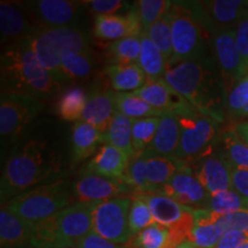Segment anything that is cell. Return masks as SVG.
<instances>
[{"label":"cell","mask_w":248,"mask_h":248,"mask_svg":"<svg viewBox=\"0 0 248 248\" xmlns=\"http://www.w3.org/2000/svg\"><path fill=\"white\" fill-rule=\"evenodd\" d=\"M168 16L172 35V59L170 62L193 61L209 57L210 36L194 17L188 1H171Z\"/></svg>","instance_id":"obj_6"},{"label":"cell","mask_w":248,"mask_h":248,"mask_svg":"<svg viewBox=\"0 0 248 248\" xmlns=\"http://www.w3.org/2000/svg\"><path fill=\"white\" fill-rule=\"evenodd\" d=\"M61 172V161L47 142L30 139L17 142L6 161L0 182L4 206L23 192L46 184Z\"/></svg>","instance_id":"obj_2"},{"label":"cell","mask_w":248,"mask_h":248,"mask_svg":"<svg viewBox=\"0 0 248 248\" xmlns=\"http://www.w3.org/2000/svg\"><path fill=\"white\" fill-rule=\"evenodd\" d=\"M141 51L137 63L146 74L147 79H162L168 61L145 32L141 33Z\"/></svg>","instance_id":"obj_31"},{"label":"cell","mask_w":248,"mask_h":248,"mask_svg":"<svg viewBox=\"0 0 248 248\" xmlns=\"http://www.w3.org/2000/svg\"><path fill=\"white\" fill-rule=\"evenodd\" d=\"M38 28L22 5L11 1L0 2V35L6 47L24 42Z\"/></svg>","instance_id":"obj_16"},{"label":"cell","mask_w":248,"mask_h":248,"mask_svg":"<svg viewBox=\"0 0 248 248\" xmlns=\"http://www.w3.org/2000/svg\"><path fill=\"white\" fill-rule=\"evenodd\" d=\"M232 125H233L235 132L239 136L241 140L248 145V120L240 121V122L232 124Z\"/></svg>","instance_id":"obj_51"},{"label":"cell","mask_w":248,"mask_h":248,"mask_svg":"<svg viewBox=\"0 0 248 248\" xmlns=\"http://www.w3.org/2000/svg\"><path fill=\"white\" fill-rule=\"evenodd\" d=\"M146 154V171L152 193H160L161 188L182 168L184 162L175 157L154 155L145 151Z\"/></svg>","instance_id":"obj_27"},{"label":"cell","mask_w":248,"mask_h":248,"mask_svg":"<svg viewBox=\"0 0 248 248\" xmlns=\"http://www.w3.org/2000/svg\"><path fill=\"white\" fill-rule=\"evenodd\" d=\"M190 167L209 195L232 188V167L219 146Z\"/></svg>","instance_id":"obj_15"},{"label":"cell","mask_w":248,"mask_h":248,"mask_svg":"<svg viewBox=\"0 0 248 248\" xmlns=\"http://www.w3.org/2000/svg\"><path fill=\"white\" fill-rule=\"evenodd\" d=\"M1 93H26L48 99L62 88L26 42L7 46L1 53Z\"/></svg>","instance_id":"obj_3"},{"label":"cell","mask_w":248,"mask_h":248,"mask_svg":"<svg viewBox=\"0 0 248 248\" xmlns=\"http://www.w3.org/2000/svg\"><path fill=\"white\" fill-rule=\"evenodd\" d=\"M245 120H248V106L246 107V109L244 110L243 115H241V120L240 121H245ZM239 121V122H240Z\"/></svg>","instance_id":"obj_53"},{"label":"cell","mask_w":248,"mask_h":248,"mask_svg":"<svg viewBox=\"0 0 248 248\" xmlns=\"http://www.w3.org/2000/svg\"><path fill=\"white\" fill-rule=\"evenodd\" d=\"M95 68V58L92 51L70 52L62 58V73L66 82L88 79Z\"/></svg>","instance_id":"obj_30"},{"label":"cell","mask_w":248,"mask_h":248,"mask_svg":"<svg viewBox=\"0 0 248 248\" xmlns=\"http://www.w3.org/2000/svg\"><path fill=\"white\" fill-rule=\"evenodd\" d=\"M224 231L217 215L208 209H194V228L190 241L197 248H216Z\"/></svg>","instance_id":"obj_23"},{"label":"cell","mask_w":248,"mask_h":248,"mask_svg":"<svg viewBox=\"0 0 248 248\" xmlns=\"http://www.w3.org/2000/svg\"><path fill=\"white\" fill-rule=\"evenodd\" d=\"M73 190L77 201L80 202H100L133 193L132 188L122 179L88 172H82V176L73 184Z\"/></svg>","instance_id":"obj_14"},{"label":"cell","mask_w":248,"mask_h":248,"mask_svg":"<svg viewBox=\"0 0 248 248\" xmlns=\"http://www.w3.org/2000/svg\"><path fill=\"white\" fill-rule=\"evenodd\" d=\"M217 221L224 233L229 231L248 232V209H243L223 216L217 215Z\"/></svg>","instance_id":"obj_46"},{"label":"cell","mask_w":248,"mask_h":248,"mask_svg":"<svg viewBox=\"0 0 248 248\" xmlns=\"http://www.w3.org/2000/svg\"><path fill=\"white\" fill-rule=\"evenodd\" d=\"M111 90L93 89L89 93V100L80 121L92 124L102 136L106 135L109 124L116 113Z\"/></svg>","instance_id":"obj_21"},{"label":"cell","mask_w":248,"mask_h":248,"mask_svg":"<svg viewBox=\"0 0 248 248\" xmlns=\"http://www.w3.org/2000/svg\"><path fill=\"white\" fill-rule=\"evenodd\" d=\"M100 202L76 201L54 215L59 231L64 238L73 241L75 247L77 240L92 231L93 214Z\"/></svg>","instance_id":"obj_18"},{"label":"cell","mask_w":248,"mask_h":248,"mask_svg":"<svg viewBox=\"0 0 248 248\" xmlns=\"http://www.w3.org/2000/svg\"><path fill=\"white\" fill-rule=\"evenodd\" d=\"M33 224L23 221L1 206L0 210V247L20 248L30 241Z\"/></svg>","instance_id":"obj_24"},{"label":"cell","mask_w":248,"mask_h":248,"mask_svg":"<svg viewBox=\"0 0 248 248\" xmlns=\"http://www.w3.org/2000/svg\"><path fill=\"white\" fill-rule=\"evenodd\" d=\"M104 144L119 148L132 157L135 154L132 147V119L116 111L104 136Z\"/></svg>","instance_id":"obj_32"},{"label":"cell","mask_w":248,"mask_h":248,"mask_svg":"<svg viewBox=\"0 0 248 248\" xmlns=\"http://www.w3.org/2000/svg\"><path fill=\"white\" fill-rule=\"evenodd\" d=\"M175 116L181 126L178 160L190 166L219 146L222 124L198 113L197 110Z\"/></svg>","instance_id":"obj_7"},{"label":"cell","mask_w":248,"mask_h":248,"mask_svg":"<svg viewBox=\"0 0 248 248\" xmlns=\"http://www.w3.org/2000/svg\"><path fill=\"white\" fill-rule=\"evenodd\" d=\"M130 248H172L166 226L154 223L139 232L128 244Z\"/></svg>","instance_id":"obj_40"},{"label":"cell","mask_w":248,"mask_h":248,"mask_svg":"<svg viewBox=\"0 0 248 248\" xmlns=\"http://www.w3.org/2000/svg\"><path fill=\"white\" fill-rule=\"evenodd\" d=\"M89 100V92L79 86L67 89L61 93L57 108L58 114L64 121H77L82 119Z\"/></svg>","instance_id":"obj_34"},{"label":"cell","mask_w":248,"mask_h":248,"mask_svg":"<svg viewBox=\"0 0 248 248\" xmlns=\"http://www.w3.org/2000/svg\"><path fill=\"white\" fill-rule=\"evenodd\" d=\"M155 219L146 201L139 197L138 194L133 195V199L129 213V230L133 238L136 234L154 224Z\"/></svg>","instance_id":"obj_44"},{"label":"cell","mask_w":248,"mask_h":248,"mask_svg":"<svg viewBox=\"0 0 248 248\" xmlns=\"http://www.w3.org/2000/svg\"><path fill=\"white\" fill-rule=\"evenodd\" d=\"M163 79L198 113L226 122V90L215 59L169 62Z\"/></svg>","instance_id":"obj_1"},{"label":"cell","mask_w":248,"mask_h":248,"mask_svg":"<svg viewBox=\"0 0 248 248\" xmlns=\"http://www.w3.org/2000/svg\"><path fill=\"white\" fill-rule=\"evenodd\" d=\"M22 7L38 27H77L84 14L82 1L69 0H38L23 2Z\"/></svg>","instance_id":"obj_11"},{"label":"cell","mask_w":248,"mask_h":248,"mask_svg":"<svg viewBox=\"0 0 248 248\" xmlns=\"http://www.w3.org/2000/svg\"><path fill=\"white\" fill-rule=\"evenodd\" d=\"M104 142V136L92 124L77 121L71 129V151L74 162H80L97 153V148Z\"/></svg>","instance_id":"obj_25"},{"label":"cell","mask_w":248,"mask_h":248,"mask_svg":"<svg viewBox=\"0 0 248 248\" xmlns=\"http://www.w3.org/2000/svg\"><path fill=\"white\" fill-rule=\"evenodd\" d=\"M248 239V232L229 231L223 234L216 248H238Z\"/></svg>","instance_id":"obj_50"},{"label":"cell","mask_w":248,"mask_h":248,"mask_svg":"<svg viewBox=\"0 0 248 248\" xmlns=\"http://www.w3.org/2000/svg\"><path fill=\"white\" fill-rule=\"evenodd\" d=\"M179 146H181V126L178 120L171 113L164 114L161 117L154 140L146 151L159 156L177 159Z\"/></svg>","instance_id":"obj_22"},{"label":"cell","mask_w":248,"mask_h":248,"mask_svg":"<svg viewBox=\"0 0 248 248\" xmlns=\"http://www.w3.org/2000/svg\"><path fill=\"white\" fill-rule=\"evenodd\" d=\"M138 195L146 201L153 214L155 223L166 228H169L170 225L175 224L178 219H181L185 210L188 208L161 193H140Z\"/></svg>","instance_id":"obj_28"},{"label":"cell","mask_w":248,"mask_h":248,"mask_svg":"<svg viewBox=\"0 0 248 248\" xmlns=\"http://www.w3.org/2000/svg\"><path fill=\"white\" fill-rule=\"evenodd\" d=\"M235 44L246 69L248 64V9L235 27Z\"/></svg>","instance_id":"obj_47"},{"label":"cell","mask_w":248,"mask_h":248,"mask_svg":"<svg viewBox=\"0 0 248 248\" xmlns=\"http://www.w3.org/2000/svg\"><path fill=\"white\" fill-rule=\"evenodd\" d=\"M20 248H33L32 246H30V245L29 244H28V245H24V246H22V247H20Z\"/></svg>","instance_id":"obj_55"},{"label":"cell","mask_w":248,"mask_h":248,"mask_svg":"<svg viewBox=\"0 0 248 248\" xmlns=\"http://www.w3.org/2000/svg\"><path fill=\"white\" fill-rule=\"evenodd\" d=\"M191 12L210 37L222 30L237 27L248 9L244 0H209L188 1Z\"/></svg>","instance_id":"obj_10"},{"label":"cell","mask_w":248,"mask_h":248,"mask_svg":"<svg viewBox=\"0 0 248 248\" xmlns=\"http://www.w3.org/2000/svg\"><path fill=\"white\" fill-rule=\"evenodd\" d=\"M116 111L130 119H145V117H162L163 111L155 109L132 92H113Z\"/></svg>","instance_id":"obj_33"},{"label":"cell","mask_w":248,"mask_h":248,"mask_svg":"<svg viewBox=\"0 0 248 248\" xmlns=\"http://www.w3.org/2000/svg\"><path fill=\"white\" fill-rule=\"evenodd\" d=\"M82 2L91 13L98 15L125 14L133 7V4L122 0H89Z\"/></svg>","instance_id":"obj_45"},{"label":"cell","mask_w":248,"mask_h":248,"mask_svg":"<svg viewBox=\"0 0 248 248\" xmlns=\"http://www.w3.org/2000/svg\"><path fill=\"white\" fill-rule=\"evenodd\" d=\"M110 64L137 63L141 51L140 37H129L110 42L105 48Z\"/></svg>","instance_id":"obj_36"},{"label":"cell","mask_w":248,"mask_h":248,"mask_svg":"<svg viewBox=\"0 0 248 248\" xmlns=\"http://www.w3.org/2000/svg\"><path fill=\"white\" fill-rule=\"evenodd\" d=\"M124 182L132 188L133 194L152 193L146 171V154H135L129 161Z\"/></svg>","instance_id":"obj_39"},{"label":"cell","mask_w":248,"mask_h":248,"mask_svg":"<svg viewBox=\"0 0 248 248\" xmlns=\"http://www.w3.org/2000/svg\"><path fill=\"white\" fill-rule=\"evenodd\" d=\"M24 42L38 60L62 85L67 84L62 73V58L70 52L89 49L90 39L78 27H39Z\"/></svg>","instance_id":"obj_4"},{"label":"cell","mask_w":248,"mask_h":248,"mask_svg":"<svg viewBox=\"0 0 248 248\" xmlns=\"http://www.w3.org/2000/svg\"><path fill=\"white\" fill-rule=\"evenodd\" d=\"M129 197L101 201L93 214L92 231L117 245H128L132 237L129 230Z\"/></svg>","instance_id":"obj_9"},{"label":"cell","mask_w":248,"mask_h":248,"mask_svg":"<svg viewBox=\"0 0 248 248\" xmlns=\"http://www.w3.org/2000/svg\"><path fill=\"white\" fill-rule=\"evenodd\" d=\"M248 106V77L245 75L233 85L226 97V120L238 123Z\"/></svg>","instance_id":"obj_41"},{"label":"cell","mask_w":248,"mask_h":248,"mask_svg":"<svg viewBox=\"0 0 248 248\" xmlns=\"http://www.w3.org/2000/svg\"><path fill=\"white\" fill-rule=\"evenodd\" d=\"M160 193L192 209H206L209 199V193L195 176L193 169L185 162L173 177L162 186Z\"/></svg>","instance_id":"obj_13"},{"label":"cell","mask_w":248,"mask_h":248,"mask_svg":"<svg viewBox=\"0 0 248 248\" xmlns=\"http://www.w3.org/2000/svg\"><path fill=\"white\" fill-rule=\"evenodd\" d=\"M75 248H76V247H75Z\"/></svg>","instance_id":"obj_59"},{"label":"cell","mask_w":248,"mask_h":248,"mask_svg":"<svg viewBox=\"0 0 248 248\" xmlns=\"http://www.w3.org/2000/svg\"><path fill=\"white\" fill-rule=\"evenodd\" d=\"M155 109L164 114H184L195 110L184 98L176 92L168 83L162 79H147L146 84L137 91L132 92Z\"/></svg>","instance_id":"obj_17"},{"label":"cell","mask_w":248,"mask_h":248,"mask_svg":"<svg viewBox=\"0 0 248 248\" xmlns=\"http://www.w3.org/2000/svg\"><path fill=\"white\" fill-rule=\"evenodd\" d=\"M73 203H75V194L69 183L54 181L23 192L4 207L23 221L36 224Z\"/></svg>","instance_id":"obj_5"},{"label":"cell","mask_w":248,"mask_h":248,"mask_svg":"<svg viewBox=\"0 0 248 248\" xmlns=\"http://www.w3.org/2000/svg\"><path fill=\"white\" fill-rule=\"evenodd\" d=\"M161 117H145L132 120L133 153H144L153 142ZM133 154V155H135Z\"/></svg>","instance_id":"obj_38"},{"label":"cell","mask_w":248,"mask_h":248,"mask_svg":"<svg viewBox=\"0 0 248 248\" xmlns=\"http://www.w3.org/2000/svg\"><path fill=\"white\" fill-rule=\"evenodd\" d=\"M219 147L232 168L248 169V145L241 140L233 125L222 131Z\"/></svg>","instance_id":"obj_35"},{"label":"cell","mask_w":248,"mask_h":248,"mask_svg":"<svg viewBox=\"0 0 248 248\" xmlns=\"http://www.w3.org/2000/svg\"><path fill=\"white\" fill-rule=\"evenodd\" d=\"M177 248H197V247H195L194 245L192 244L190 240H187V241H184V243L179 245V246H178Z\"/></svg>","instance_id":"obj_52"},{"label":"cell","mask_w":248,"mask_h":248,"mask_svg":"<svg viewBox=\"0 0 248 248\" xmlns=\"http://www.w3.org/2000/svg\"><path fill=\"white\" fill-rule=\"evenodd\" d=\"M93 32L101 40H120L129 37H140L142 26L135 5L125 14L98 15Z\"/></svg>","instance_id":"obj_19"},{"label":"cell","mask_w":248,"mask_h":248,"mask_svg":"<svg viewBox=\"0 0 248 248\" xmlns=\"http://www.w3.org/2000/svg\"><path fill=\"white\" fill-rule=\"evenodd\" d=\"M238 248H248V239H247L246 241H245V243H243V244H241V245H240V246H239V247H238Z\"/></svg>","instance_id":"obj_54"},{"label":"cell","mask_w":248,"mask_h":248,"mask_svg":"<svg viewBox=\"0 0 248 248\" xmlns=\"http://www.w3.org/2000/svg\"><path fill=\"white\" fill-rule=\"evenodd\" d=\"M210 44L228 94L235 83L245 76L244 63L235 44V28L215 33Z\"/></svg>","instance_id":"obj_12"},{"label":"cell","mask_w":248,"mask_h":248,"mask_svg":"<svg viewBox=\"0 0 248 248\" xmlns=\"http://www.w3.org/2000/svg\"><path fill=\"white\" fill-rule=\"evenodd\" d=\"M44 108L42 99L26 93H1L0 133L2 141L17 142L30 123Z\"/></svg>","instance_id":"obj_8"},{"label":"cell","mask_w":248,"mask_h":248,"mask_svg":"<svg viewBox=\"0 0 248 248\" xmlns=\"http://www.w3.org/2000/svg\"><path fill=\"white\" fill-rule=\"evenodd\" d=\"M131 157L119 148L104 144L91 160L86 163L82 172L94 173L104 177L124 179Z\"/></svg>","instance_id":"obj_20"},{"label":"cell","mask_w":248,"mask_h":248,"mask_svg":"<svg viewBox=\"0 0 248 248\" xmlns=\"http://www.w3.org/2000/svg\"><path fill=\"white\" fill-rule=\"evenodd\" d=\"M0 248H13V247H0Z\"/></svg>","instance_id":"obj_57"},{"label":"cell","mask_w":248,"mask_h":248,"mask_svg":"<svg viewBox=\"0 0 248 248\" xmlns=\"http://www.w3.org/2000/svg\"><path fill=\"white\" fill-rule=\"evenodd\" d=\"M133 5L140 18L142 32H145L160 18L166 16L171 6V1L169 0H139V1L133 2Z\"/></svg>","instance_id":"obj_43"},{"label":"cell","mask_w":248,"mask_h":248,"mask_svg":"<svg viewBox=\"0 0 248 248\" xmlns=\"http://www.w3.org/2000/svg\"><path fill=\"white\" fill-rule=\"evenodd\" d=\"M155 46L163 54L168 63L172 59V35H171V23L167 13L166 16L160 18L157 22L151 26L145 31Z\"/></svg>","instance_id":"obj_42"},{"label":"cell","mask_w":248,"mask_h":248,"mask_svg":"<svg viewBox=\"0 0 248 248\" xmlns=\"http://www.w3.org/2000/svg\"><path fill=\"white\" fill-rule=\"evenodd\" d=\"M206 209L216 214L218 216L228 215V214L248 209V202L233 188L217 192L209 195Z\"/></svg>","instance_id":"obj_37"},{"label":"cell","mask_w":248,"mask_h":248,"mask_svg":"<svg viewBox=\"0 0 248 248\" xmlns=\"http://www.w3.org/2000/svg\"><path fill=\"white\" fill-rule=\"evenodd\" d=\"M126 246H128V245H126ZM128 248H130V247H129V246H128Z\"/></svg>","instance_id":"obj_58"},{"label":"cell","mask_w":248,"mask_h":248,"mask_svg":"<svg viewBox=\"0 0 248 248\" xmlns=\"http://www.w3.org/2000/svg\"><path fill=\"white\" fill-rule=\"evenodd\" d=\"M104 73L111 89L116 92H135L147 82L146 74L138 63L109 64Z\"/></svg>","instance_id":"obj_26"},{"label":"cell","mask_w":248,"mask_h":248,"mask_svg":"<svg viewBox=\"0 0 248 248\" xmlns=\"http://www.w3.org/2000/svg\"><path fill=\"white\" fill-rule=\"evenodd\" d=\"M76 248H128V246L111 243L95 232L91 231L76 241Z\"/></svg>","instance_id":"obj_48"},{"label":"cell","mask_w":248,"mask_h":248,"mask_svg":"<svg viewBox=\"0 0 248 248\" xmlns=\"http://www.w3.org/2000/svg\"><path fill=\"white\" fill-rule=\"evenodd\" d=\"M29 245L33 248H75V244L59 231L54 216L33 224Z\"/></svg>","instance_id":"obj_29"},{"label":"cell","mask_w":248,"mask_h":248,"mask_svg":"<svg viewBox=\"0 0 248 248\" xmlns=\"http://www.w3.org/2000/svg\"><path fill=\"white\" fill-rule=\"evenodd\" d=\"M245 75H246L247 77H248V64H247V67H246V69H245Z\"/></svg>","instance_id":"obj_56"},{"label":"cell","mask_w":248,"mask_h":248,"mask_svg":"<svg viewBox=\"0 0 248 248\" xmlns=\"http://www.w3.org/2000/svg\"><path fill=\"white\" fill-rule=\"evenodd\" d=\"M231 182L232 188L248 202V169L232 168Z\"/></svg>","instance_id":"obj_49"}]
</instances>
